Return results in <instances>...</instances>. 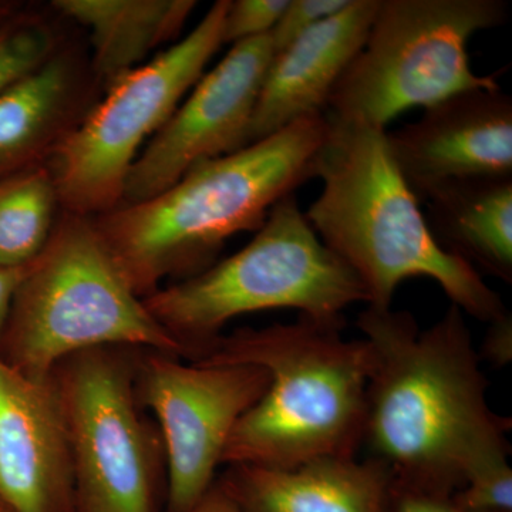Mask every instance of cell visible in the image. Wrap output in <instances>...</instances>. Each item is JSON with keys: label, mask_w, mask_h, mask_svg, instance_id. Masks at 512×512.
Segmentation results:
<instances>
[{"label": "cell", "mask_w": 512, "mask_h": 512, "mask_svg": "<svg viewBox=\"0 0 512 512\" xmlns=\"http://www.w3.org/2000/svg\"><path fill=\"white\" fill-rule=\"evenodd\" d=\"M426 204L427 227L441 248L511 284L512 177L451 181Z\"/></svg>", "instance_id": "16"}, {"label": "cell", "mask_w": 512, "mask_h": 512, "mask_svg": "<svg viewBox=\"0 0 512 512\" xmlns=\"http://www.w3.org/2000/svg\"><path fill=\"white\" fill-rule=\"evenodd\" d=\"M143 302L194 362L238 316L295 309L320 322H345L346 308L369 298L292 194L276 202L247 247Z\"/></svg>", "instance_id": "5"}, {"label": "cell", "mask_w": 512, "mask_h": 512, "mask_svg": "<svg viewBox=\"0 0 512 512\" xmlns=\"http://www.w3.org/2000/svg\"><path fill=\"white\" fill-rule=\"evenodd\" d=\"M30 265V264H29ZM29 265L5 266L0 265V336L5 329L12 309L13 299L23 279L28 274Z\"/></svg>", "instance_id": "26"}, {"label": "cell", "mask_w": 512, "mask_h": 512, "mask_svg": "<svg viewBox=\"0 0 512 512\" xmlns=\"http://www.w3.org/2000/svg\"><path fill=\"white\" fill-rule=\"evenodd\" d=\"M53 178L29 170L0 180V265L32 264L46 247L57 200Z\"/></svg>", "instance_id": "19"}, {"label": "cell", "mask_w": 512, "mask_h": 512, "mask_svg": "<svg viewBox=\"0 0 512 512\" xmlns=\"http://www.w3.org/2000/svg\"><path fill=\"white\" fill-rule=\"evenodd\" d=\"M218 483L244 512H389V468L367 457H322L293 468L228 466Z\"/></svg>", "instance_id": "15"}, {"label": "cell", "mask_w": 512, "mask_h": 512, "mask_svg": "<svg viewBox=\"0 0 512 512\" xmlns=\"http://www.w3.org/2000/svg\"><path fill=\"white\" fill-rule=\"evenodd\" d=\"M50 36L29 20L10 18L0 28V93L46 62Z\"/></svg>", "instance_id": "20"}, {"label": "cell", "mask_w": 512, "mask_h": 512, "mask_svg": "<svg viewBox=\"0 0 512 512\" xmlns=\"http://www.w3.org/2000/svg\"><path fill=\"white\" fill-rule=\"evenodd\" d=\"M504 0H379L362 49L340 77L325 116L386 130L414 107L468 90L497 89L471 69L468 42L508 20Z\"/></svg>", "instance_id": "7"}, {"label": "cell", "mask_w": 512, "mask_h": 512, "mask_svg": "<svg viewBox=\"0 0 512 512\" xmlns=\"http://www.w3.org/2000/svg\"><path fill=\"white\" fill-rule=\"evenodd\" d=\"M356 325L372 353L362 447L389 468L394 485L453 497L471 467L510 454L511 419L488 404V380L457 306L426 330L412 313L369 306Z\"/></svg>", "instance_id": "1"}, {"label": "cell", "mask_w": 512, "mask_h": 512, "mask_svg": "<svg viewBox=\"0 0 512 512\" xmlns=\"http://www.w3.org/2000/svg\"><path fill=\"white\" fill-rule=\"evenodd\" d=\"M275 56L271 33L232 46L138 154L124 184L127 205L156 197L205 161L247 147L265 74Z\"/></svg>", "instance_id": "11"}, {"label": "cell", "mask_w": 512, "mask_h": 512, "mask_svg": "<svg viewBox=\"0 0 512 512\" xmlns=\"http://www.w3.org/2000/svg\"><path fill=\"white\" fill-rule=\"evenodd\" d=\"M390 153L417 201L451 181L512 177V99L501 87L468 90L387 133Z\"/></svg>", "instance_id": "12"}, {"label": "cell", "mask_w": 512, "mask_h": 512, "mask_svg": "<svg viewBox=\"0 0 512 512\" xmlns=\"http://www.w3.org/2000/svg\"><path fill=\"white\" fill-rule=\"evenodd\" d=\"M389 512H473L458 507L451 497L416 493L393 484Z\"/></svg>", "instance_id": "25"}, {"label": "cell", "mask_w": 512, "mask_h": 512, "mask_svg": "<svg viewBox=\"0 0 512 512\" xmlns=\"http://www.w3.org/2000/svg\"><path fill=\"white\" fill-rule=\"evenodd\" d=\"M0 504L10 512H76L72 458L52 380L0 356Z\"/></svg>", "instance_id": "13"}, {"label": "cell", "mask_w": 512, "mask_h": 512, "mask_svg": "<svg viewBox=\"0 0 512 512\" xmlns=\"http://www.w3.org/2000/svg\"><path fill=\"white\" fill-rule=\"evenodd\" d=\"M316 178L322 191L305 212L320 241L365 286L369 308L390 309L410 278H427L451 305L481 322L507 313L483 275L437 244L387 143V131L329 121Z\"/></svg>", "instance_id": "3"}, {"label": "cell", "mask_w": 512, "mask_h": 512, "mask_svg": "<svg viewBox=\"0 0 512 512\" xmlns=\"http://www.w3.org/2000/svg\"><path fill=\"white\" fill-rule=\"evenodd\" d=\"M510 454L488 458L467 471L463 487L451 500L467 511L512 512Z\"/></svg>", "instance_id": "21"}, {"label": "cell", "mask_w": 512, "mask_h": 512, "mask_svg": "<svg viewBox=\"0 0 512 512\" xmlns=\"http://www.w3.org/2000/svg\"><path fill=\"white\" fill-rule=\"evenodd\" d=\"M57 10L90 30L94 64L114 82L173 39L197 6L194 0H57Z\"/></svg>", "instance_id": "17"}, {"label": "cell", "mask_w": 512, "mask_h": 512, "mask_svg": "<svg viewBox=\"0 0 512 512\" xmlns=\"http://www.w3.org/2000/svg\"><path fill=\"white\" fill-rule=\"evenodd\" d=\"M138 353L83 350L50 376L72 458L76 512H158L164 448L160 431L141 414Z\"/></svg>", "instance_id": "8"}, {"label": "cell", "mask_w": 512, "mask_h": 512, "mask_svg": "<svg viewBox=\"0 0 512 512\" xmlns=\"http://www.w3.org/2000/svg\"><path fill=\"white\" fill-rule=\"evenodd\" d=\"M185 512H244L239 505L232 500L231 495L221 487V484L215 480L197 504L192 505L190 510Z\"/></svg>", "instance_id": "27"}, {"label": "cell", "mask_w": 512, "mask_h": 512, "mask_svg": "<svg viewBox=\"0 0 512 512\" xmlns=\"http://www.w3.org/2000/svg\"><path fill=\"white\" fill-rule=\"evenodd\" d=\"M330 123L305 117L249 146L205 161L173 187L107 212L99 231L124 278L141 299L163 279L210 268L225 242L258 231L272 207L316 178Z\"/></svg>", "instance_id": "2"}, {"label": "cell", "mask_w": 512, "mask_h": 512, "mask_svg": "<svg viewBox=\"0 0 512 512\" xmlns=\"http://www.w3.org/2000/svg\"><path fill=\"white\" fill-rule=\"evenodd\" d=\"M268 372L252 365H200L140 350L137 393L153 412L165 458V512H185L215 483L241 417L266 392Z\"/></svg>", "instance_id": "10"}, {"label": "cell", "mask_w": 512, "mask_h": 512, "mask_svg": "<svg viewBox=\"0 0 512 512\" xmlns=\"http://www.w3.org/2000/svg\"><path fill=\"white\" fill-rule=\"evenodd\" d=\"M379 0H352L275 53L265 74L247 134V146L305 117L325 114L340 77L365 43Z\"/></svg>", "instance_id": "14"}, {"label": "cell", "mask_w": 512, "mask_h": 512, "mask_svg": "<svg viewBox=\"0 0 512 512\" xmlns=\"http://www.w3.org/2000/svg\"><path fill=\"white\" fill-rule=\"evenodd\" d=\"M10 18H12V15H10L8 6L0 5V28H2Z\"/></svg>", "instance_id": "28"}, {"label": "cell", "mask_w": 512, "mask_h": 512, "mask_svg": "<svg viewBox=\"0 0 512 512\" xmlns=\"http://www.w3.org/2000/svg\"><path fill=\"white\" fill-rule=\"evenodd\" d=\"M352 0H289L281 18L271 30L275 53L281 52L303 33L316 28L348 8Z\"/></svg>", "instance_id": "23"}, {"label": "cell", "mask_w": 512, "mask_h": 512, "mask_svg": "<svg viewBox=\"0 0 512 512\" xmlns=\"http://www.w3.org/2000/svg\"><path fill=\"white\" fill-rule=\"evenodd\" d=\"M481 362L493 366L505 367L512 360V316L510 312L490 322V328L484 336L481 350H477Z\"/></svg>", "instance_id": "24"}, {"label": "cell", "mask_w": 512, "mask_h": 512, "mask_svg": "<svg viewBox=\"0 0 512 512\" xmlns=\"http://www.w3.org/2000/svg\"><path fill=\"white\" fill-rule=\"evenodd\" d=\"M0 512H10L9 510H6L5 507H3L2 504H0Z\"/></svg>", "instance_id": "29"}, {"label": "cell", "mask_w": 512, "mask_h": 512, "mask_svg": "<svg viewBox=\"0 0 512 512\" xmlns=\"http://www.w3.org/2000/svg\"><path fill=\"white\" fill-rule=\"evenodd\" d=\"M66 89L64 64L45 62L0 93V180L29 170L26 164L59 113Z\"/></svg>", "instance_id": "18"}, {"label": "cell", "mask_w": 512, "mask_h": 512, "mask_svg": "<svg viewBox=\"0 0 512 512\" xmlns=\"http://www.w3.org/2000/svg\"><path fill=\"white\" fill-rule=\"evenodd\" d=\"M289 0H237L229 2L222 42L237 45L271 33Z\"/></svg>", "instance_id": "22"}, {"label": "cell", "mask_w": 512, "mask_h": 512, "mask_svg": "<svg viewBox=\"0 0 512 512\" xmlns=\"http://www.w3.org/2000/svg\"><path fill=\"white\" fill-rule=\"evenodd\" d=\"M345 322L299 316L295 323L238 329L192 363L252 365L269 375L222 454L228 466L293 468L322 457H356L362 448L372 353L343 338Z\"/></svg>", "instance_id": "4"}, {"label": "cell", "mask_w": 512, "mask_h": 512, "mask_svg": "<svg viewBox=\"0 0 512 512\" xmlns=\"http://www.w3.org/2000/svg\"><path fill=\"white\" fill-rule=\"evenodd\" d=\"M119 346L185 359L148 312L92 224L67 221L29 265L0 336V356L46 382L66 357Z\"/></svg>", "instance_id": "6"}, {"label": "cell", "mask_w": 512, "mask_h": 512, "mask_svg": "<svg viewBox=\"0 0 512 512\" xmlns=\"http://www.w3.org/2000/svg\"><path fill=\"white\" fill-rule=\"evenodd\" d=\"M231 0L215 3L194 30L114 80L106 99L64 140L57 158V197L77 214L113 211L140 147L156 136L218 52Z\"/></svg>", "instance_id": "9"}]
</instances>
